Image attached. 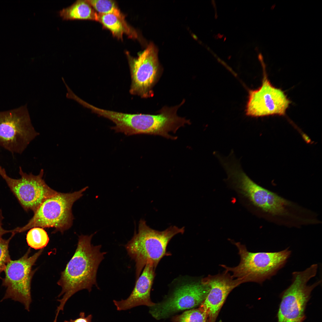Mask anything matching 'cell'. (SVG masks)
<instances>
[{
	"instance_id": "17",
	"label": "cell",
	"mask_w": 322,
	"mask_h": 322,
	"mask_svg": "<svg viewBox=\"0 0 322 322\" xmlns=\"http://www.w3.org/2000/svg\"><path fill=\"white\" fill-rule=\"evenodd\" d=\"M26 239L30 247L35 250L43 249L49 241L46 231L43 228L38 227L30 229L27 234Z\"/></svg>"
},
{
	"instance_id": "16",
	"label": "cell",
	"mask_w": 322,
	"mask_h": 322,
	"mask_svg": "<svg viewBox=\"0 0 322 322\" xmlns=\"http://www.w3.org/2000/svg\"><path fill=\"white\" fill-rule=\"evenodd\" d=\"M65 20H91L98 21V14L86 0H78L59 12Z\"/></svg>"
},
{
	"instance_id": "6",
	"label": "cell",
	"mask_w": 322,
	"mask_h": 322,
	"mask_svg": "<svg viewBox=\"0 0 322 322\" xmlns=\"http://www.w3.org/2000/svg\"><path fill=\"white\" fill-rule=\"evenodd\" d=\"M44 249H40L31 256L29 248L25 254L19 259L11 261L4 271L5 276L2 279V286L6 288L2 301L8 298L19 302L30 311L32 301L31 285L32 278L35 270L32 268Z\"/></svg>"
},
{
	"instance_id": "8",
	"label": "cell",
	"mask_w": 322,
	"mask_h": 322,
	"mask_svg": "<svg viewBox=\"0 0 322 322\" xmlns=\"http://www.w3.org/2000/svg\"><path fill=\"white\" fill-rule=\"evenodd\" d=\"M19 179L9 177L5 169L0 166V175L5 181L10 190L24 209L34 213L46 199L58 192L50 188L43 178V169L36 175L24 172L19 167Z\"/></svg>"
},
{
	"instance_id": "1",
	"label": "cell",
	"mask_w": 322,
	"mask_h": 322,
	"mask_svg": "<svg viewBox=\"0 0 322 322\" xmlns=\"http://www.w3.org/2000/svg\"><path fill=\"white\" fill-rule=\"evenodd\" d=\"M96 232L89 236H79L75 253L61 273L57 284L61 288L58 298H62L57 300L60 304L56 311L55 321H57L59 312L64 310L68 300L76 292L83 289L90 292L94 285L99 288L97 273L106 252L100 251L101 245L92 244V238Z\"/></svg>"
},
{
	"instance_id": "21",
	"label": "cell",
	"mask_w": 322,
	"mask_h": 322,
	"mask_svg": "<svg viewBox=\"0 0 322 322\" xmlns=\"http://www.w3.org/2000/svg\"><path fill=\"white\" fill-rule=\"evenodd\" d=\"M92 316V315L85 316L84 312H81L79 314V317L75 319H70L69 321L65 320L64 322H91Z\"/></svg>"
},
{
	"instance_id": "12",
	"label": "cell",
	"mask_w": 322,
	"mask_h": 322,
	"mask_svg": "<svg viewBox=\"0 0 322 322\" xmlns=\"http://www.w3.org/2000/svg\"><path fill=\"white\" fill-rule=\"evenodd\" d=\"M229 272L225 271L215 275H208L202 278L210 287V291L199 307L206 313L208 322H215L219 311L228 295L235 288L242 284L234 279Z\"/></svg>"
},
{
	"instance_id": "19",
	"label": "cell",
	"mask_w": 322,
	"mask_h": 322,
	"mask_svg": "<svg viewBox=\"0 0 322 322\" xmlns=\"http://www.w3.org/2000/svg\"><path fill=\"white\" fill-rule=\"evenodd\" d=\"M207 319L206 313L199 307L186 311L175 317L173 322H206Z\"/></svg>"
},
{
	"instance_id": "3",
	"label": "cell",
	"mask_w": 322,
	"mask_h": 322,
	"mask_svg": "<svg viewBox=\"0 0 322 322\" xmlns=\"http://www.w3.org/2000/svg\"><path fill=\"white\" fill-rule=\"evenodd\" d=\"M237 248L240 261L236 267L220 265L225 271L231 272L232 277L242 283L254 282L262 284L276 275L284 267L291 254L289 248L278 252H252L239 242H234Z\"/></svg>"
},
{
	"instance_id": "15",
	"label": "cell",
	"mask_w": 322,
	"mask_h": 322,
	"mask_svg": "<svg viewBox=\"0 0 322 322\" xmlns=\"http://www.w3.org/2000/svg\"><path fill=\"white\" fill-rule=\"evenodd\" d=\"M98 14V21L109 30L117 38L122 39L124 34L132 38L137 37V33L126 23L122 13L119 15L113 13Z\"/></svg>"
},
{
	"instance_id": "2",
	"label": "cell",
	"mask_w": 322,
	"mask_h": 322,
	"mask_svg": "<svg viewBox=\"0 0 322 322\" xmlns=\"http://www.w3.org/2000/svg\"><path fill=\"white\" fill-rule=\"evenodd\" d=\"M184 231V227L175 226L162 231L156 230L148 226L145 220H140L138 232H134L125 246L128 255L135 262L136 280L147 264L156 268L162 258L170 255L166 252L168 243L174 236Z\"/></svg>"
},
{
	"instance_id": "11",
	"label": "cell",
	"mask_w": 322,
	"mask_h": 322,
	"mask_svg": "<svg viewBox=\"0 0 322 322\" xmlns=\"http://www.w3.org/2000/svg\"><path fill=\"white\" fill-rule=\"evenodd\" d=\"M131 78L130 92L142 98L152 97L153 87L160 73L157 50L152 43L138 56L129 61Z\"/></svg>"
},
{
	"instance_id": "9",
	"label": "cell",
	"mask_w": 322,
	"mask_h": 322,
	"mask_svg": "<svg viewBox=\"0 0 322 322\" xmlns=\"http://www.w3.org/2000/svg\"><path fill=\"white\" fill-rule=\"evenodd\" d=\"M263 67L261 85L257 89L249 90L246 114L252 117L284 116L291 101L283 90L272 84Z\"/></svg>"
},
{
	"instance_id": "4",
	"label": "cell",
	"mask_w": 322,
	"mask_h": 322,
	"mask_svg": "<svg viewBox=\"0 0 322 322\" xmlns=\"http://www.w3.org/2000/svg\"><path fill=\"white\" fill-rule=\"evenodd\" d=\"M88 188L86 187L72 193L58 192L44 200L34 213L33 216L24 226L13 229L16 233L34 227H53V233H63L72 226L74 217L72 207L74 203L80 198Z\"/></svg>"
},
{
	"instance_id": "13",
	"label": "cell",
	"mask_w": 322,
	"mask_h": 322,
	"mask_svg": "<svg viewBox=\"0 0 322 322\" xmlns=\"http://www.w3.org/2000/svg\"><path fill=\"white\" fill-rule=\"evenodd\" d=\"M244 196L247 204L274 215L286 214V207L291 204L289 201L254 182L246 186Z\"/></svg>"
},
{
	"instance_id": "20",
	"label": "cell",
	"mask_w": 322,
	"mask_h": 322,
	"mask_svg": "<svg viewBox=\"0 0 322 322\" xmlns=\"http://www.w3.org/2000/svg\"><path fill=\"white\" fill-rule=\"evenodd\" d=\"M15 234L12 233L10 237L7 239L0 238V275L4 271L7 264L11 260L8 250L9 244Z\"/></svg>"
},
{
	"instance_id": "22",
	"label": "cell",
	"mask_w": 322,
	"mask_h": 322,
	"mask_svg": "<svg viewBox=\"0 0 322 322\" xmlns=\"http://www.w3.org/2000/svg\"><path fill=\"white\" fill-rule=\"evenodd\" d=\"M4 219L2 216L1 210H0V238L4 234L9 233H13V230H7L4 229L2 227V221Z\"/></svg>"
},
{
	"instance_id": "10",
	"label": "cell",
	"mask_w": 322,
	"mask_h": 322,
	"mask_svg": "<svg viewBox=\"0 0 322 322\" xmlns=\"http://www.w3.org/2000/svg\"><path fill=\"white\" fill-rule=\"evenodd\" d=\"M210 290L202 280L185 282L178 286L166 300L150 307V313L157 320L183 310L201 305Z\"/></svg>"
},
{
	"instance_id": "7",
	"label": "cell",
	"mask_w": 322,
	"mask_h": 322,
	"mask_svg": "<svg viewBox=\"0 0 322 322\" xmlns=\"http://www.w3.org/2000/svg\"><path fill=\"white\" fill-rule=\"evenodd\" d=\"M39 134L32 124L27 105L0 112V146L7 150L22 153Z\"/></svg>"
},
{
	"instance_id": "14",
	"label": "cell",
	"mask_w": 322,
	"mask_h": 322,
	"mask_svg": "<svg viewBox=\"0 0 322 322\" xmlns=\"http://www.w3.org/2000/svg\"><path fill=\"white\" fill-rule=\"evenodd\" d=\"M155 268L147 264L140 275L136 280L134 287L126 299L113 302L118 311L125 310L140 305L151 307L155 304L150 298V292L155 276Z\"/></svg>"
},
{
	"instance_id": "18",
	"label": "cell",
	"mask_w": 322,
	"mask_h": 322,
	"mask_svg": "<svg viewBox=\"0 0 322 322\" xmlns=\"http://www.w3.org/2000/svg\"><path fill=\"white\" fill-rule=\"evenodd\" d=\"M86 1L98 14L113 13L119 15L122 13L114 1L108 0H86Z\"/></svg>"
},
{
	"instance_id": "5",
	"label": "cell",
	"mask_w": 322,
	"mask_h": 322,
	"mask_svg": "<svg viewBox=\"0 0 322 322\" xmlns=\"http://www.w3.org/2000/svg\"><path fill=\"white\" fill-rule=\"evenodd\" d=\"M318 265L314 264L304 270L294 272L290 285L283 292L278 314V322H302L307 302L313 289L321 281L307 283L316 275Z\"/></svg>"
}]
</instances>
